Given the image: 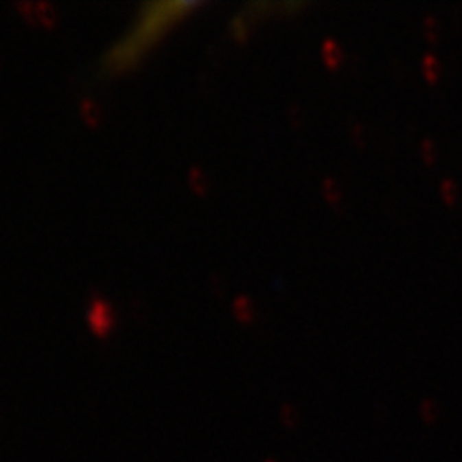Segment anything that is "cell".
Returning a JSON list of instances; mask_svg holds the SVG:
<instances>
[{
    "label": "cell",
    "instance_id": "1",
    "mask_svg": "<svg viewBox=\"0 0 462 462\" xmlns=\"http://www.w3.org/2000/svg\"><path fill=\"white\" fill-rule=\"evenodd\" d=\"M196 5V2H156L144 5V12L135 30L106 55V67L124 71L134 65L146 48L151 47L173 21Z\"/></svg>",
    "mask_w": 462,
    "mask_h": 462
},
{
    "label": "cell",
    "instance_id": "2",
    "mask_svg": "<svg viewBox=\"0 0 462 462\" xmlns=\"http://www.w3.org/2000/svg\"><path fill=\"white\" fill-rule=\"evenodd\" d=\"M88 322L98 336L108 334L113 329V324H115V312H113L112 305L103 298H95L89 303Z\"/></svg>",
    "mask_w": 462,
    "mask_h": 462
},
{
    "label": "cell",
    "instance_id": "3",
    "mask_svg": "<svg viewBox=\"0 0 462 462\" xmlns=\"http://www.w3.org/2000/svg\"><path fill=\"white\" fill-rule=\"evenodd\" d=\"M19 12L26 17L30 23L41 24L45 27H54L57 24V12L47 2H19L17 3Z\"/></svg>",
    "mask_w": 462,
    "mask_h": 462
},
{
    "label": "cell",
    "instance_id": "4",
    "mask_svg": "<svg viewBox=\"0 0 462 462\" xmlns=\"http://www.w3.org/2000/svg\"><path fill=\"white\" fill-rule=\"evenodd\" d=\"M81 115H82V120H84L86 124L91 125V127H96V125L102 124L103 112H102V108H100V105L96 102H93V100H82Z\"/></svg>",
    "mask_w": 462,
    "mask_h": 462
},
{
    "label": "cell",
    "instance_id": "5",
    "mask_svg": "<svg viewBox=\"0 0 462 462\" xmlns=\"http://www.w3.org/2000/svg\"><path fill=\"white\" fill-rule=\"evenodd\" d=\"M322 54H324L325 64L331 69H336L343 62V50L334 40H325L322 45Z\"/></svg>",
    "mask_w": 462,
    "mask_h": 462
},
{
    "label": "cell",
    "instance_id": "6",
    "mask_svg": "<svg viewBox=\"0 0 462 462\" xmlns=\"http://www.w3.org/2000/svg\"><path fill=\"white\" fill-rule=\"evenodd\" d=\"M233 312H235L236 317L243 322L252 321L253 315H255V305L249 298H236L235 305H233Z\"/></svg>",
    "mask_w": 462,
    "mask_h": 462
},
{
    "label": "cell",
    "instance_id": "7",
    "mask_svg": "<svg viewBox=\"0 0 462 462\" xmlns=\"http://www.w3.org/2000/svg\"><path fill=\"white\" fill-rule=\"evenodd\" d=\"M440 72H442V65H440L439 58L432 54L426 55V57L423 58V74H425V78L428 79L430 82H437L439 81Z\"/></svg>",
    "mask_w": 462,
    "mask_h": 462
},
{
    "label": "cell",
    "instance_id": "8",
    "mask_svg": "<svg viewBox=\"0 0 462 462\" xmlns=\"http://www.w3.org/2000/svg\"><path fill=\"white\" fill-rule=\"evenodd\" d=\"M189 183H190V189H192L196 194H199V196L206 194L207 189H209V182H207V176L204 175L203 170H199V168L190 170Z\"/></svg>",
    "mask_w": 462,
    "mask_h": 462
},
{
    "label": "cell",
    "instance_id": "9",
    "mask_svg": "<svg viewBox=\"0 0 462 462\" xmlns=\"http://www.w3.org/2000/svg\"><path fill=\"white\" fill-rule=\"evenodd\" d=\"M324 196L325 199L331 204H336L338 200H341V190H339L338 183L331 178L324 180Z\"/></svg>",
    "mask_w": 462,
    "mask_h": 462
},
{
    "label": "cell",
    "instance_id": "10",
    "mask_svg": "<svg viewBox=\"0 0 462 462\" xmlns=\"http://www.w3.org/2000/svg\"><path fill=\"white\" fill-rule=\"evenodd\" d=\"M440 192H442V197L446 199L447 204H454L456 203L457 196H459L456 183H454L452 180H443L442 187H440Z\"/></svg>",
    "mask_w": 462,
    "mask_h": 462
},
{
    "label": "cell",
    "instance_id": "11",
    "mask_svg": "<svg viewBox=\"0 0 462 462\" xmlns=\"http://www.w3.org/2000/svg\"><path fill=\"white\" fill-rule=\"evenodd\" d=\"M425 36L428 38L432 43H437V40H439V23H437V19H433V17H426L425 19Z\"/></svg>",
    "mask_w": 462,
    "mask_h": 462
},
{
    "label": "cell",
    "instance_id": "12",
    "mask_svg": "<svg viewBox=\"0 0 462 462\" xmlns=\"http://www.w3.org/2000/svg\"><path fill=\"white\" fill-rule=\"evenodd\" d=\"M231 27H233V34H235V36L238 38V40H245V38H246V30H249V27H246L245 19H243L242 16H238L235 21H233Z\"/></svg>",
    "mask_w": 462,
    "mask_h": 462
},
{
    "label": "cell",
    "instance_id": "13",
    "mask_svg": "<svg viewBox=\"0 0 462 462\" xmlns=\"http://www.w3.org/2000/svg\"><path fill=\"white\" fill-rule=\"evenodd\" d=\"M421 149H423V159H425V161L428 163V165H432V163L435 161V158H437L435 144H433L432 141H428V139H426V141H423Z\"/></svg>",
    "mask_w": 462,
    "mask_h": 462
}]
</instances>
